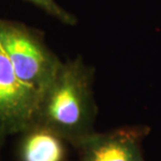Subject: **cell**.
<instances>
[{
    "label": "cell",
    "instance_id": "3",
    "mask_svg": "<svg viewBox=\"0 0 161 161\" xmlns=\"http://www.w3.org/2000/svg\"><path fill=\"white\" fill-rule=\"evenodd\" d=\"M39 96L21 82L0 45V130L20 134L35 122Z\"/></svg>",
    "mask_w": 161,
    "mask_h": 161
},
{
    "label": "cell",
    "instance_id": "5",
    "mask_svg": "<svg viewBox=\"0 0 161 161\" xmlns=\"http://www.w3.org/2000/svg\"><path fill=\"white\" fill-rule=\"evenodd\" d=\"M19 161H65L67 141L56 132L34 122L20 133Z\"/></svg>",
    "mask_w": 161,
    "mask_h": 161
},
{
    "label": "cell",
    "instance_id": "4",
    "mask_svg": "<svg viewBox=\"0 0 161 161\" xmlns=\"http://www.w3.org/2000/svg\"><path fill=\"white\" fill-rule=\"evenodd\" d=\"M149 131L146 125H128L105 133L94 131L75 147L80 161H146L142 140Z\"/></svg>",
    "mask_w": 161,
    "mask_h": 161
},
{
    "label": "cell",
    "instance_id": "7",
    "mask_svg": "<svg viewBox=\"0 0 161 161\" xmlns=\"http://www.w3.org/2000/svg\"><path fill=\"white\" fill-rule=\"evenodd\" d=\"M6 136V135L3 133V132L0 130V149H1V146H2V143H3V140H4V137Z\"/></svg>",
    "mask_w": 161,
    "mask_h": 161
},
{
    "label": "cell",
    "instance_id": "1",
    "mask_svg": "<svg viewBox=\"0 0 161 161\" xmlns=\"http://www.w3.org/2000/svg\"><path fill=\"white\" fill-rule=\"evenodd\" d=\"M97 113L93 93V69L82 58L62 62L42 93L35 122L46 127L75 147L94 132Z\"/></svg>",
    "mask_w": 161,
    "mask_h": 161
},
{
    "label": "cell",
    "instance_id": "6",
    "mask_svg": "<svg viewBox=\"0 0 161 161\" xmlns=\"http://www.w3.org/2000/svg\"><path fill=\"white\" fill-rule=\"evenodd\" d=\"M36 5L37 8H41L42 11L47 13L48 15L53 16L57 18L58 20L63 22L64 24L67 25H75L76 24V18L75 15L70 14L67 11H65L62 6H60L54 0H26Z\"/></svg>",
    "mask_w": 161,
    "mask_h": 161
},
{
    "label": "cell",
    "instance_id": "2",
    "mask_svg": "<svg viewBox=\"0 0 161 161\" xmlns=\"http://www.w3.org/2000/svg\"><path fill=\"white\" fill-rule=\"evenodd\" d=\"M0 45L19 80L40 98L62 65L43 35L25 24L0 19Z\"/></svg>",
    "mask_w": 161,
    "mask_h": 161
}]
</instances>
